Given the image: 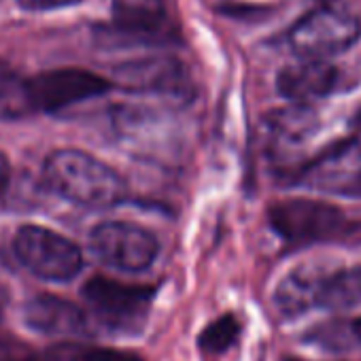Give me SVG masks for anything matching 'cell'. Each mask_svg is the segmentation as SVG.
I'll list each match as a JSON object with an SVG mask.
<instances>
[{"label": "cell", "mask_w": 361, "mask_h": 361, "mask_svg": "<svg viewBox=\"0 0 361 361\" xmlns=\"http://www.w3.org/2000/svg\"><path fill=\"white\" fill-rule=\"evenodd\" d=\"M47 188L83 209H111L126 198V183L115 168L79 149H58L43 164Z\"/></svg>", "instance_id": "obj_1"}, {"label": "cell", "mask_w": 361, "mask_h": 361, "mask_svg": "<svg viewBox=\"0 0 361 361\" xmlns=\"http://www.w3.org/2000/svg\"><path fill=\"white\" fill-rule=\"evenodd\" d=\"M153 285H126L113 279H90L81 295L94 317L113 334H138L155 298Z\"/></svg>", "instance_id": "obj_2"}, {"label": "cell", "mask_w": 361, "mask_h": 361, "mask_svg": "<svg viewBox=\"0 0 361 361\" xmlns=\"http://www.w3.org/2000/svg\"><path fill=\"white\" fill-rule=\"evenodd\" d=\"M13 253L28 272L51 283H68L83 268V251L77 243L32 224L16 232Z\"/></svg>", "instance_id": "obj_3"}, {"label": "cell", "mask_w": 361, "mask_h": 361, "mask_svg": "<svg viewBox=\"0 0 361 361\" xmlns=\"http://www.w3.org/2000/svg\"><path fill=\"white\" fill-rule=\"evenodd\" d=\"M359 37L361 24L355 16L321 7L298 20L287 41L291 51L302 60H325L350 49Z\"/></svg>", "instance_id": "obj_4"}, {"label": "cell", "mask_w": 361, "mask_h": 361, "mask_svg": "<svg viewBox=\"0 0 361 361\" xmlns=\"http://www.w3.org/2000/svg\"><path fill=\"white\" fill-rule=\"evenodd\" d=\"M90 251L106 268L142 272L153 266L159 243L153 232L130 221H102L90 232Z\"/></svg>", "instance_id": "obj_5"}, {"label": "cell", "mask_w": 361, "mask_h": 361, "mask_svg": "<svg viewBox=\"0 0 361 361\" xmlns=\"http://www.w3.org/2000/svg\"><path fill=\"white\" fill-rule=\"evenodd\" d=\"M117 83L134 94L157 96L185 104L194 98V83L188 66L172 56L130 60L115 68Z\"/></svg>", "instance_id": "obj_6"}, {"label": "cell", "mask_w": 361, "mask_h": 361, "mask_svg": "<svg viewBox=\"0 0 361 361\" xmlns=\"http://www.w3.org/2000/svg\"><path fill=\"white\" fill-rule=\"evenodd\" d=\"M270 228L291 245H308L331 238L344 228V215L325 202L293 198L270 207Z\"/></svg>", "instance_id": "obj_7"}, {"label": "cell", "mask_w": 361, "mask_h": 361, "mask_svg": "<svg viewBox=\"0 0 361 361\" xmlns=\"http://www.w3.org/2000/svg\"><path fill=\"white\" fill-rule=\"evenodd\" d=\"M113 83L85 68H56L28 79L35 113H58L106 94Z\"/></svg>", "instance_id": "obj_8"}, {"label": "cell", "mask_w": 361, "mask_h": 361, "mask_svg": "<svg viewBox=\"0 0 361 361\" xmlns=\"http://www.w3.org/2000/svg\"><path fill=\"white\" fill-rule=\"evenodd\" d=\"M336 264L306 262L295 266L276 287L274 304L287 319H295L317 306L323 283L336 272Z\"/></svg>", "instance_id": "obj_9"}, {"label": "cell", "mask_w": 361, "mask_h": 361, "mask_svg": "<svg viewBox=\"0 0 361 361\" xmlns=\"http://www.w3.org/2000/svg\"><path fill=\"white\" fill-rule=\"evenodd\" d=\"M28 329L54 338H79L87 334V319L79 306L56 295H35L24 304Z\"/></svg>", "instance_id": "obj_10"}, {"label": "cell", "mask_w": 361, "mask_h": 361, "mask_svg": "<svg viewBox=\"0 0 361 361\" xmlns=\"http://www.w3.org/2000/svg\"><path fill=\"white\" fill-rule=\"evenodd\" d=\"M113 22L119 41H164L168 13L164 0H113Z\"/></svg>", "instance_id": "obj_11"}, {"label": "cell", "mask_w": 361, "mask_h": 361, "mask_svg": "<svg viewBox=\"0 0 361 361\" xmlns=\"http://www.w3.org/2000/svg\"><path fill=\"white\" fill-rule=\"evenodd\" d=\"M338 81V71L325 60H300L285 66L276 77V92L295 102L306 104L314 98L331 94Z\"/></svg>", "instance_id": "obj_12"}, {"label": "cell", "mask_w": 361, "mask_h": 361, "mask_svg": "<svg viewBox=\"0 0 361 361\" xmlns=\"http://www.w3.org/2000/svg\"><path fill=\"white\" fill-rule=\"evenodd\" d=\"M319 128V117L308 104L274 109L264 117V132L274 149H287L304 142Z\"/></svg>", "instance_id": "obj_13"}, {"label": "cell", "mask_w": 361, "mask_h": 361, "mask_svg": "<svg viewBox=\"0 0 361 361\" xmlns=\"http://www.w3.org/2000/svg\"><path fill=\"white\" fill-rule=\"evenodd\" d=\"M361 304V264L348 270H336L321 287L319 308L344 310Z\"/></svg>", "instance_id": "obj_14"}, {"label": "cell", "mask_w": 361, "mask_h": 361, "mask_svg": "<svg viewBox=\"0 0 361 361\" xmlns=\"http://www.w3.org/2000/svg\"><path fill=\"white\" fill-rule=\"evenodd\" d=\"M35 113L28 79L0 73V121H16Z\"/></svg>", "instance_id": "obj_15"}, {"label": "cell", "mask_w": 361, "mask_h": 361, "mask_svg": "<svg viewBox=\"0 0 361 361\" xmlns=\"http://www.w3.org/2000/svg\"><path fill=\"white\" fill-rule=\"evenodd\" d=\"M240 336V323L234 314H224L219 319H215L213 323H209L200 336H198V344L204 353L209 355H221L228 348H232L236 344Z\"/></svg>", "instance_id": "obj_16"}, {"label": "cell", "mask_w": 361, "mask_h": 361, "mask_svg": "<svg viewBox=\"0 0 361 361\" xmlns=\"http://www.w3.org/2000/svg\"><path fill=\"white\" fill-rule=\"evenodd\" d=\"M73 361H145L138 353L123 350V348H85L73 357Z\"/></svg>", "instance_id": "obj_17"}, {"label": "cell", "mask_w": 361, "mask_h": 361, "mask_svg": "<svg viewBox=\"0 0 361 361\" xmlns=\"http://www.w3.org/2000/svg\"><path fill=\"white\" fill-rule=\"evenodd\" d=\"M79 3H83V0H18V5L26 11H51V9L73 7Z\"/></svg>", "instance_id": "obj_18"}, {"label": "cell", "mask_w": 361, "mask_h": 361, "mask_svg": "<svg viewBox=\"0 0 361 361\" xmlns=\"http://www.w3.org/2000/svg\"><path fill=\"white\" fill-rule=\"evenodd\" d=\"M342 196H350V198H361V170H357L350 178L342 180L336 190Z\"/></svg>", "instance_id": "obj_19"}, {"label": "cell", "mask_w": 361, "mask_h": 361, "mask_svg": "<svg viewBox=\"0 0 361 361\" xmlns=\"http://www.w3.org/2000/svg\"><path fill=\"white\" fill-rule=\"evenodd\" d=\"M9 183H11V161L3 151H0V196L7 192Z\"/></svg>", "instance_id": "obj_20"}, {"label": "cell", "mask_w": 361, "mask_h": 361, "mask_svg": "<svg viewBox=\"0 0 361 361\" xmlns=\"http://www.w3.org/2000/svg\"><path fill=\"white\" fill-rule=\"evenodd\" d=\"M7 302H9V293L5 289V285L0 283V321L5 317V310H7Z\"/></svg>", "instance_id": "obj_21"}, {"label": "cell", "mask_w": 361, "mask_h": 361, "mask_svg": "<svg viewBox=\"0 0 361 361\" xmlns=\"http://www.w3.org/2000/svg\"><path fill=\"white\" fill-rule=\"evenodd\" d=\"M13 361H51V359L45 357V355H32V357H20V359H13Z\"/></svg>", "instance_id": "obj_22"}, {"label": "cell", "mask_w": 361, "mask_h": 361, "mask_svg": "<svg viewBox=\"0 0 361 361\" xmlns=\"http://www.w3.org/2000/svg\"><path fill=\"white\" fill-rule=\"evenodd\" d=\"M353 334H355V336H357V338L361 340V317L353 321Z\"/></svg>", "instance_id": "obj_23"}, {"label": "cell", "mask_w": 361, "mask_h": 361, "mask_svg": "<svg viewBox=\"0 0 361 361\" xmlns=\"http://www.w3.org/2000/svg\"><path fill=\"white\" fill-rule=\"evenodd\" d=\"M350 126H353V128H361V109H359V111L355 113V117L350 119Z\"/></svg>", "instance_id": "obj_24"}, {"label": "cell", "mask_w": 361, "mask_h": 361, "mask_svg": "<svg viewBox=\"0 0 361 361\" xmlns=\"http://www.w3.org/2000/svg\"><path fill=\"white\" fill-rule=\"evenodd\" d=\"M319 3H323V5H329V3H338V0H319Z\"/></svg>", "instance_id": "obj_25"}, {"label": "cell", "mask_w": 361, "mask_h": 361, "mask_svg": "<svg viewBox=\"0 0 361 361\" xmlns=\"http://www.w3.org/2000/svg\"><path fill=\"white\" fill-rule=\"evenodd\" d=\"M289 361H300V359H289Z\"/></svg>", "instance_id": "obj_26"}]
</instances>
